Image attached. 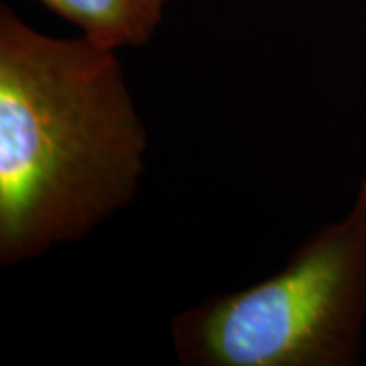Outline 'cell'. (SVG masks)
Wrapping results in <instances>:
<instances>
[{
    "label": "cell",
    "instance_id": "obj_1",
    "mask_svg": "<svg viewBox=\"0 0 366 366\" xmlns=\"http://www.w3.org/2000/svg\"><path fill=\"white\" fill-rule=\"evenodd\" d=\"M147 129L112 47L0 9V264L76 242L139 194Z\"/></svg>",
    "mask_w": 366,
    "mask_h": 366
},
{
    "label": "cell",
    "instance_id": "obj_2",
    "mask_svg": "<svg viewBox=\"0 0 366 366\" xmlns=\"http://www.w3.org/2000/svg\"><path fill=\"white\" fill-rule=\"evenodd\" d=\"M365 326L366 177L279 273L175 315L171 342L183 366H354Z\"/></svg>",
    "mask_w": 366,
    "mask_h": 366
},
{
    "label": "cell",
    "instance_id": "obj_3",
    "mask_svg": "<svg viewBox=\"0 0 366 366\" xmlns=\"http://www.w3.org/2000/svg\"><path fill=\"white\" fill-rule=\"evenodd\" d=\"M79 29V35L112 49L143 47L157 33L169 0H35Z\"/></svg>",
    "mask_w": 366,
    "mask_h": 366
}]
</instances>
